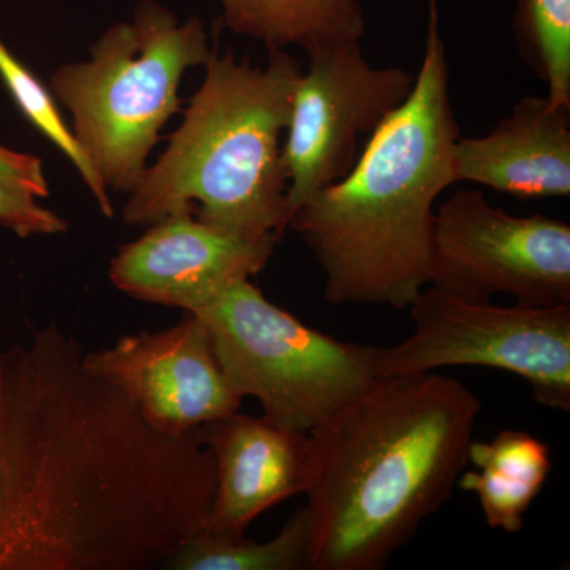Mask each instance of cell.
<instances>
[{
    "label": "cell",
    "mask_w": 570,
    "mask_h": 570,
    "mask_svg": "<svg viewBox=\"0 0 570 570\" xmlns=\"http://www.w3.org/2000/svg\"><path fill=\"white\" fill-rule=\"evenodd\" d=\"M85 356L58 324L0 348V570H148L167 551L181 439Z\"/></svg>",
    "instance_id": "obj_1"
},
{
    "label": "cell",
    "mask_w": 570,
    "mask_h": 570,
    "mask_svg": "<svg viewBox=\"0 0 570 570\" xmlns=\"http://www.w3.org/2000/svg\"><path fill=\"white\" fill-rule=\"evenodd\" d=\"M480 409L444 374L377 377L314 428L311 569H384L452 497Z\"/></svg>",
    "instance_id": "obj_2"
},
{
    "label": "cell",
    "mask_w": 570,
    "mask_h": 570,
    "mask_svg": "<svg viewBox=\"0 0 570 570\" xmlns=\"http://www.w3.org/2000/svg\"><path fill=\"white\" fill-rule=\"evenodd\" d=\"M459 138L439 0H428L425 52L406 102L367 138L352 170L288 223L313 250L330 303L401 311L426 287L436 202L456 184Z\"/></svg>",
    "instance_id": "obj_3"
},
{
    "label": "cell",
    "mask_w": 570,
    "mask_h": 570,
    "mask_svg": "<svg viewBox=\"0 0 570 570\" xmlns=\"http://www.w3.org/2000/svg\"><path fill=\"white\" fill-rule=\"evenodd\" d=\"M205 69L170 145L129 194L124 220L153 225L194 209L227 234L279 238L291 220L281 141L303 67L285 51L257 67L213 50Z\"/></svg>",
    "instance_id": "obj_4"
},
{
    "label": "cell",
    "mask_w": 570,
    "mask_h": 570,
    "mask_svg": "<svg viewBox=\"0 0 570 570\" xmlns=\"http://www.w3.org/2000/svg\"><path fill=\"white\" fill-rule=\"evenodd\" d=\"M200 18L184 22L156 0H141L134 20L118 22L91 48V59L66 63L50 89L73 119L75 137L108 189L134 193L165 124L181 111L184 71L212 55Z\"/></svg>",
    "instance_id": "obj_5"
},
{
    "label": "cell",
    "mask_w": 570,
    "mask_h": 570,
    "mask_svg": "<svg viewBox=\"0 0 570 570\" xmlns=\"http://www.w3.org/2000/svg\"><path fill=\"white\" fill-rule=\"evenodd\" d=\"M198 314L243 397L292 431L311 433L377 379L382 348L346 343L276 306L239 281Z\"/></svg>",
    "instance_id": "obj_6"
},
{
    "label": "cell",
    "mask_w": 570,
    "mask_h": 570,
    "mask_svg": "<svg viewBox=\"0 0 570 570\" xmlns=\"http://www.w3.org/2000/svg\"><path fill=\"white\" fill-rule=\"evenodd\" d=\"M409 309L414 332L382 348L377 377L493 367L524 379L542 406L570 411V305L499 306L426 285Z\"/></svg>",
    "instance_id": "obj_7"
},
{
    "label": "cell",
    "mask_w": 570,
    "mask_h": 570,
    "mask_svg": "<svg viewBox=\"0 0 570 570\" xmlns=\"http://www.w3.org/2000/svg\"><path fill=\"white\" fill-rule=\"evenodd\" d=\"M428 285L471 302L504 294L524 306L570 305V225L456 190L434 213Z\"/></svg>",
    "instance_id": "obj_8"
},
{
    "label": "cell",
    "mask_w": 570,
    "mask_h": 570,
    "mask_svg": "<svg viewBox=\"0 0 570 570\" xmlns=\"http://www.w3.org/2000/svg\"><path fill=\"white\" fill-rule=\"evenodd\" d=\"M307 58L283 145L288 217L352 170L362 138H370L406 102L415 82L401 67L371 66L362 40L324 45L307 51Z\"/></svg>",
    "instance_id": "obj_9"
},
{
    "label": "cell",
    "mask_w": 570,
    "mask_h": 570,
    "mask_svg": "<svg viewBox=\"0 0 570 570\" xmlns=\"http://www.w3.org/2000/svg\"><path fill=\"white\" fill-rule=\"evenodd\" d=\"M85 363L167 436L227 417L245 400L225 374L204 318L194 313L163 332L124 336L115 346L86 352Z\"/></svg>",
    "instance_id": "obj_10"
},
{
    "label": "cell",
    "mask_w": 570,
    "mask_h": 570,
    "mask_svg": "<svg viewBox=\"0 0 570 570\" xmlns=\"http://www.w3.org/2000/svg\"><path fill=\"white\" fill-rule=\"evenodd\" d=\"M110 264L112 285L140 302L200 313L232 285L257 276L276 236L250 239L197 219L194 209L149 225Z\"/></svg>",
    "instance_id": "obj_11"
},
{
    "label": "cell",
    "mask_w": 570,
    "mask_h": 570,
    "mask_svg": "<svg viewBox=\"0 0 570 570\" xmlns=\"http://www.w3.org/2000/svg\"><path fill=\"white\" fill-rule=\"evenodd\" d=\"M214 461V498L206 531L245 538L247 528L279 502L305 494L313 479L309 433L234 412L200 428Z\"/></svg>",
    "instance_id": "obj_12"
},
{
    "label": "cell",
    "mask_w": 570,
    "mask_h": 570,
    "mask_svg": "<svg viewBox=\"0 0 570 570\" xmlns=\"http://www.w3.org/2000/svg\"><path fill=\"white\" fill-rule=\"evenodd\" d=\"M453 175L521 200L569 197L570 108L549 96L523 97L483 137L460 135Z\"/></svg>",
    "instance_id": "obj_13"
},
{
    "label": "cell",
    "mask_w": 570,
    "mask_h": 570,
    "mask_svg": "<svg viewBox=\"0 0 570 570\" xmlns=\"http://www.w3.org/2000/svg\"><path fill=\"white\" fill-rule=\"evenodd\" d=\"M461 489L478 494L487 523L493 530L520 531L524 513L538 498L551 471L549 445L524 431L505 430L490 442L472 439Z\"/></svg>",
    "instance_id": "obj_14"
},
{
    "label": "cell",
    "mask_w": 570,
    "mask_h": 570,
    "mask_svg": "<svg viewBox=\"0 0 570 570\" xmlns=\"http://www.w3.org/2000/svg\"><path fill=\"white\" fill-rule=\"evenodd\" d=\"M224 24L266 50H316L336 41L363 40L365 13L360 0H213Z\"/></svg>",
    "instance_id": "obj_15"
},
{
    "label": "cell",
    "mask_w": 570,
    "mask_h": 570,
    "mask_svg": "<svg viewBox=\"0 0 570 570\" xmlns=\"http://www.w3.org/2000/svg\"><path fill=\"white\" fill-rule=\"evenodd\" d=\"M171 570H303L311 569L309 513L296 510L266 542L223 538L200 531L183 543L168 562Z\"/></svg>",
    "instance_id": "obj_16"
},
{
    "label": "cell",
    "mask_w": 570,
    "mask_h": 570,
    "mask_svg": "<svg viewBox=\"0 0 570 570\" xmlns=\"http://www.w3.org/2000/svg\"><path fill=\"white\" fill-rule=\"evenodd\" d=\"M0 78L26 119L73 164L82 181L91 190L92 197L96 198L100 212L111 219L115 212H112L108 187L86 156L73 130L63 121L52 92L45 88L43 82H40L39 78L7 48L2 39H0Z\"/></svg>",
    "instance_id": "obj_17"
},
{
    "label": "cell",
    "mask_w": 570,
    "mask_h": 570,
    "mask_svg": "<svg viewBox=\"0 0 570 570\" xmlns=\"http://www.w3.org/2000/svg\"><path fill=\"white\" fill-rule=\"evenodd\" d=\"M515 32L528 66L554 104L570 108V0H520Z\"/></svg>",
    "instance_id": "obj_18"
},
{
    "label": "cell",
    "mask_w": 570,
    "mask_h": 570,
    "mask_svg": "<svg viewBox=\"0 0 570 570\" xmlns=\"http://www.w3.org/2000/svg\"><path fill=\"white\" fill-rule=\"evenodd\" d=\"M48 195L41 159L0 145V227L20 238L63 234L67 220L40 205Z\"/></svg>",
    "instance_id": "obj_19"
}]
</instances>
